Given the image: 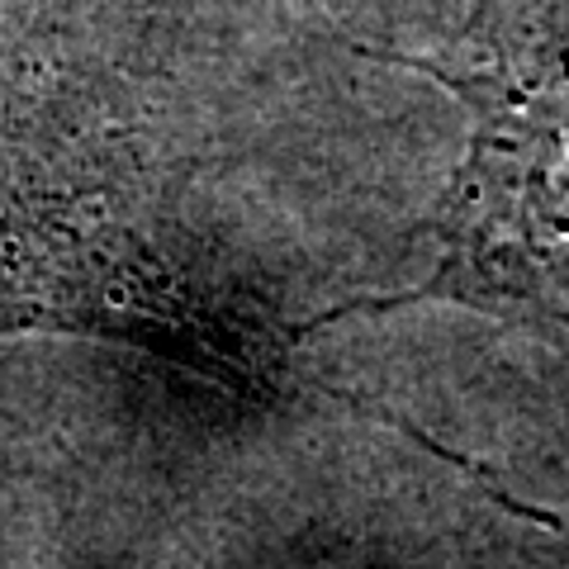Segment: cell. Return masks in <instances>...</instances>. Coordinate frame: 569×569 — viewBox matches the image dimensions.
<instances>
[{"instance_id": "6da1fadb", "label": "cell", "mask_w": 569, "mask_h": 569, "mask_svg": "<svg viewBox=\"0 0 569 569\" xmlns=\"http://www.w3.org/2000/svg\"><path fill=\"white\" fill-rule=\"evenodd\" d=\"M437 290L569 323V91L485 100Z\"/></svg>"}]
</instances>
